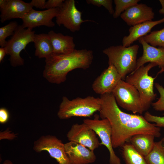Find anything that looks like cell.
I'll list each match as a JSON object with an SVG mask.
<instances>
[{"label":"cell","instance_id":"obj_1","mask_svg":"<svg viewBox=\"0 0 164 164\" xmlns=\"http://www.w3.org/2000/svg\"><path fill=\"white\" fill-rule=\"evenodd\" d=\"M100 98V116L101 119H107L110 123L114 149L121 147L135 135L150 134L158 138L161 136V129L155 123L147 121L142 115L122 111L112 93L103 94Z\"/></svg>","mask_w":164,"mask_h":164},{"label":"cell","instance_id":"obj_2","mask_svg":"<svg viewBox=\"0 0 164 164\" xmlns=\"http://www.w3.org/2000/svg\"><path fill=\"white\" fill-rule=\"evenodd\" d=\"M93 58V51L86 49H75L66 54L52 53L45 58L43 76L50 83L60 84L65 81L68 73L72 70L88 68Z\"/></svg>","mask_w":164,"mask_h":164},{"label":"cell","instance_id":"obj_3","mask_svg":"<svg viewBox=\"0 0 164 164\" xmlns=\"http://www.w3.org/2000/svg\"><path fill=\"white\" fill-rule=\"evenodd\" d=\"M139 46L135 44L128 47L122 45L111 46L103 50L108 58V64L114 66L125 80L127 75L134 72L137 65Z\"/></svg>","mask_w":164,"mask_h":164},{"label":"cell","instance_id":"obj_4","mask_svg":"<svg viewBox=\"0 0 164 164\" xmlns=\"http://www.w3.org/2000/svg\"><path fill=\"white\" fill-rule=\"evenodd\" d=\"M157 66L155 63H149L143 65L126 76L125 81L133 86L138 91L145 112L147 111L155 98L156 94L154 91V82L160 71L155 77L149 75V71Z\"/></svg>","mask_w":164,"mask_h":164},{"label":"cell","instance_id":"obj_5","mask_svg":"<svg viewBox=\"0 0 164 164\" xmlns=\"http://www.w3.org/2000/svg\"><path fill=\"white\" fill-rule=\"evenodd\" d=\"M101 101L100 98L88 96L85 98L77 97L70 100L66 96L62 97L57 116L61 119L74 117H87L99 111Z\"/></svg>","mask_w":164,"mask_h":164},{"label":"cell","instance_id":"obj_6","mask_svg":"<svg viewBox=\"0 0 164 164\" xmlns=\"http://www.w3.org/2000/svg\"><path fill=\"white\" fill-rule=\"evenodd\" d=\"M29 28L26 29L18 25L14 34L7 41L5 46L6 54L10 55L11 65L13 67L23 65L24 60L20 56L21 51L29 43L34 42L35 31Z\"/></svg>","mask_w":164,"mask_h":164},{"label":"cell","instance_id":"obj_7","mask_svg":"<svg viewBox=\"0 0 164 164\" xmlns=\"http://www.w3.org/2000/svg\"><path fill=\"white\" fill-rule=\"evenodd\" d=\"M118 105L133 114L145 112L139 93L132 85L121 80L113 91Z\"/></svg>","mask_w":164,"mask_h":164},{"label":"cell","instance_id":"obj_8","mask_svg":"<svg viewBox=\"0 0 164 164\" xmlns=\"http://www.w3.org/2000/svg\"><path fill=\"white\" fill-rule=\"evenodd\" d=\"M82 14V12L76 8L75 0H66L59 8L56 17V22L59 26L62 25L71 32H74L80 30L82 23L95 22L93 20H83Z\"/></svg>","mask_w":164,"mask_h":164},{"label":"cell","instance_id":"obj_9","mask_svg":"<svg viewBox=\"0 0 164 164\" xmlns=\"http://www.w3.org/2000/svg\"><path fill=\"white\" fill-rule=\"evenodd\" d=\"M83 122L87 124L99 137L101 142L108 149L110 155V164H121L120 159L116 155L113 149L112 143V130L111 125L107 119L101 120L84 119Z\"/></svg>","mask_w":164,"mask_h":164},{"label":"cell","instance_id":"obj_10","mask_svg":"<svg viewBox=\"0 0 164 164\" xmlns=\"http://www.w3.org/2000/svg\"><path fill=\"white\" fill-rule=\"evenodd\" d=\"M33 149L37 152L43 151H47L58 164H70L65 151L64 144L55 136H42L34 142Z\"/></svg>","mask_w":164,"mask_h":164},{"label":"cell","instance_id":"obj_11","mask_svg":"<svg viewBox=\"0 0 164 164\" xmlns=\"http://www.w3.org/2000/svg\"><path fill=\"white\" fill-rule=\"evenodd\" d=\"M67 136L70 141L81 144L92 151L100 145L95 132L84 122L73 124Z\"/></svg>","mask_w":164,"mask_h":164},{"label":"cell","instance_id":"obj_12","mask_svg":"<svg viewBox=\"0 0 164 164\" xmlns=\"http://www.w3.org/2000/svg\"><path fill=\"white\" fill-rule=\"evenodd\" d=\"M121 80L115 67L109 65L94 80L92 88L95 93L100 95L111 93Z\"/></svg>","mask_w":164,"mask_h":164},{"label":"cell","instance_id":"obj_13","mask_svg":"<svg viewBox=\"0 0 164 164\" xmlns=\"http://www.w3.org/2000/svg\"><path fill=\"white\" fill-rule=\"evenodd\" d=\"M59 9V8H56L40 11L35 10L32 8L22 19L23 22L22 26L25 28L32 29L41 26L53 27L55 23L52 19L56 17Z\"/></svg>","mask_w":164,"mask_h":164},{"label":"cell","instance_id":"obj_14","mask_svg":"<svg viewBox=\"0 0 164 164\" xmlns=\"http://www.w3.org/2000/svg\"><path fill=\"white\" fill-rule=\"evenodd\" d=\"M154 14L152 8L145 4L138 3L125 10L120 16L128 26H132L152 21Z\"/></svg>","mask_w":164,"mask_h":164},{"label":"cell","instance_id":"obj_15","mask_svg":"<svg viewBox=\"0 0 164 164\" xmlns=\"http://www.w3.org/2000/svg\"><path fill=\"white\" fill-rule=\"evenodd\" d=\"M64 149L70 164H89L96 160L94 151L78 143L69 141L64 144Z\"/></svg>","mask_w":164,"mask_h":164},{"label":"cell","instance_id":"obj_16","mask_svg":"<svg viewBox=\"0 0 164 164\" xmlns=\"http://www.w3.org/2000/svg\"><path fill=\"white\" fill-rule=\"evenodd\" d=\"M142 46V55L137 60L136 70L148 63H155L161 68L162 72L164 71V48L152 46L146 42L142 38L138 39Z\"/></svg>","mask_w":164,"mask_h":164},{"label":"cell","instance_id":"obj_17","mask_svg":"<svg viewBox=\"0 0 164 164\" xmlns=\"http://www.w3.org/2000/svg\"><path fill=\"white\" fill-rule=\"evenodd\" d=\"M32 8L29 3L21 0H7L5 6L0 9V21L3 23L13 19H22Z\"/></svg>","mask_w":164,"mask_h":164},{"label":"cell","instance_id":"obj_18","mask_svg":"<svg viewBox=\"0 0 164 164\" xmlns=\"http://www.w3.org/2000/svg\"><path fill=\"white\" fill-rule=\"evenodd\" d=\"M163 22L164 16L159 20L147 21L131 26L129 29V35L123 38L122 45L125 47L131 46L134 42L147 35L154 26Z\"/></svg>","mask_w":164,"mask_h":164},{"label":"cell","instance_id":"obj_19","mask_svg":"<svg viewBox=\"0 0 164 164\" xmlns=\"http://www.w3.org/2000/svg\"><path fill=\"white\" fill-rule=\"evenodd\" d=\"M48 34L52 44L53 53L66 54L72 52L75 50V45L72 36L56 33L53 30L49 31Z\"/></svg>","mask_w":164,"mask_h":164},{"label":"cell","instance_id":"obj_20","mask_svg":"<svg viewBox=\"0 0 164 164\" xmlns=\"http://www.w3.org/2000/svg\"><path fill=\"white\" fill-rule=\"evenodd\" d=\"M155 137L150 134H138L132 136L129 142L138 152L145 157L152 150Z\"/></svg>","mask_w":164,"mask_h":164},{"label":"cell","instance_id":"obj_21","mask_svg":"<svg viewBox=\"0 0 164 164\" xmlns=\"http://www.w3.org/2000/svg\"><path fill=\"white\" fill-rule=\"evenodd\" d=\"M33 42L35 55L39 58H46L53 53L52 44L48 34H35Z\"/></svg>","mask_w":164,"mask_h":164},{"label":"cell","instance_id":"obj_22","mask_svg":"<svg viewBox=\"0 0 164 164\" xmlns=\"http://www.w3.org/2000/svg\"><path fill=\"white\" fill-rule=\"evenodd\" d=\"M121 147L122 157L126 164H147L145 157L130 143H125Z\"/></svg>","mask_w":164,"mask_h":164},{"label":"cell","instance_id":"obj_23","mask_svg":"<svg viewBox=\"0 0 164 164\" xmlns=\"http://www.w3.org/2000/svg\"><path fill=\"white\" fill-rule=\"evenodd\" d=\"M145 158L147 164H164V137L154 142L152 150Z\"/></svg>","mask_w":164,"mask_h":164},{"label":"cell","instance_id":"obj_24","mask_svg":"<svg viewBox=\"0 0 164 164\" xmlns=\"http://www.w3.org/2000/svg\"><path fill=\"white\" fill-rule=\"evenodd\" d=\"M142 38L152 46L164 48V27L160 30L153 31Z\"/></svg>","mask_w":164,"mask_h":164},{"label":"cell","instance_id":"obj_25","mask_svg":"<svg viewBox=\"0 0 164 164\" xmlns=\"http://www.w3.org/2000/svg\"><path fill=\"white\" fill-rule=\"evenodd\" d=\"M140 0H114L115 9L113 14L114 18H117L125 10L137 4Z\"/></svg>","mask_w":164,"mask_h":164},{"label":"cell","instance_id":"obj_26","mask_svg":"<svg viewBox=\"0 0 164 164\" xmlns=\"http://www.w3.org/2000/svg\"><path fill=\"white\" fill-rule=\"evenodd\" d=\"M18 25L17 22L12 21L0 28V46L1 47L5 46L7 42L6 39L8 36L13 35Z\"/></svg>","mask_w":164,"mask_h":164},{"label":"cell","instance_id":"obj_27","mask_svg":"<svg viewBox=\"0 0 164 164\" xmlns=\"http://www.w3.org/2000/svg\"><path fill=\"white\" fill-rule=\"evenodd\" d=\"M155 85L159 93L160 97L156 102L152 103L151 105L155 111H164V87L157 83H155Z\"/></svg>","mask_w":164,"mask_h":164},{"label":"cell","instance_id":"obj_28","mask_svg":"<svg viewBox=\"0 0 164 164\" xmlns=\"http://www.w3.org/2000/svg\"><path fill=\"white\" fill-rule=\"evenodd\" d=\"M86 2L88 4H92L98 7L103 6L108 10L110 14L113 15L114 13V11L112 0H87Z\"/></svg>","mask_w":164,"mask_h":164},{"label":"cell","instance_id":"obj_29","mask_svg":"<svg viewBox=\"0 0 164 164\" xmlns=\"http://www.w3.org/2000/svg\"><path fill=\"white\" fill-rule=\"evenodd\" d=\"M163 115L162 117L155 116L146 111L145 112L144 117L147 121L155 123L157 127H164V114Z\"/></svg>","mask_w":164,"mask_h":164},{"label":"cell","instance_id":"obj_30","mask_svg":"<svg viewBox=\"0 0 164 164\" xmlns=\"http://www.w3.org/2000/svg\"><path fill=\"white\" fill-rule=\"evenodd\" d=\"M64 0H49L46 1L45 9H47L60 8L62 6Z\"/></svg>","mask_w":164,"mask_h":164},{"label":"cell","instance_id":"obj_31","mask_svg":"<svg viewBox=\"0 0 164 164\" xmlns=\"http://www.w3.org/2000/svg\"><path fill=\"white\" fill-rule=\"evenodd\" d=\"M9 111L5 108L0 109V123L2 124L6 123L9 120Z\"/></svg>","mask_w":164,"mask_h":164},{"label":"cell","instance_id":"obj_32","mask_svg":"<svg viewBox=\"0 0 164 164\" xmlns=\"http://www.w3.org/2000/svg\"><path fill=\"white\" fill-rule=\"evenodd\" d=\"M46 0H32L29 2L32 7L41 9H45Z\"/></svg>","mask_w":164,"mask_h":164},{"label":"cell","instance_id":"obj_33","mask_svg":"<svg viewBox=\"0 0 164 164\" xmlns=\"http://www.w3.org/2000/svg\"><path fill=\"white\" fill-rule=\"evenodd\" d=\"M6 54V50L4 47L0 48V62H1Z\"/></svg>","mask_w":164,"mask_h":164},{"label":"cell","instance_id":"obj_34","mask_svg":"<svg viewBox=\"0 0 164 164\" xmlns=\"http://www.w3.org/2000/svg\"><path fill=\"white\" fill-rule=\"evenodd\" d=\"M159 2L161 5L162 8L159 10V12L160 14L164 15V0H159Z\"/></svg>","mask_w":164,"mask_h":164},{"label":"cell","instance_id":"obj_35","mask_svg":"<svg viewBox=\"0 0 164 164\" xmlns=\"http://www.w3.org/2000/svg\"><path fill=\"white\" fill-rule=\"evenodd\" d=\"M7 0H0V9L4 8L6 5Z\"/></svg>","mask_w":164,"mask_h":164},{"label":"cell","instance_id":"obj_36","mask_svg":"<svg viewBox=\"0 0 164 164\" xmlns=\"http://www.w3.org/2000/svg\"><path fill=\"white\" fill-rule=\"evenodd\" d=\"M2 164H13L12 162L9 160H5Z\"/></svg>","mask_w":164,"mask_h":164}]
</instances>
